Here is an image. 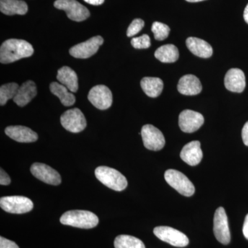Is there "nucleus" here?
<instances>
[{"mask_svg": "<svg viewBox=\"0 0 248 248\" xmlns=\"http://www.w3.org/2000/svg\"><path fill=\"white\" fill-rule=\"evenodd\" d=\"M33 53V47L27 41L10 39L1 46L0 62L1 63H13L22 58H29Z\"/></svg>", "mask_w": 248, "mask_h": 248, "instance_id": "nucleus-1", "label": "nucleus"}, {"mask_svg": "<svg viewBox=\"0 0 248 248\" xmlns=\"http://www.w3.org/2000/svg\"><path fill=\"white\" fill-rule=\"evenodd\" d=\"M60 222L66 226L91 229L97 226L99 218L95 214L87 210H71L62 215Z\"/></svg>", "mask_w": 248, "mask_h": 248, "instance_id": "nucleus-2", "label": "nucleus"}, {"mask_svg": "<svg viewBox=\"0 0 248 248\" xmlns=\"http://www.w3.org/2000/svg\"><path fill=\"white\" fill-rule=\"evenodd\" d=\"M95 176L104 185L115 191H122L128 186L126 178L117 170L107 166H99L95 170Z\"/></svg>", "mask_w": 248, "mask_h": 248, "instance_id": "nucleus-3", "label": "nucleus"}, {"mask_svg": "<svg viewBox=\"0 0 248 248\" xmlns=\"http://www.w3.org/2000/svg\"><path fill=\"white\" fill-rule=\"evenodd\" d=\"M166 182L181 195L191 197L195 192V187L185 174L176 170H168L164 174Z\"/></svg>", "mask_w": 248, "mask_h": 248, "instance_id": "nucleus-4", "label": "nucleus"}, {"mask_svg": "<svg viewBox=\"0 0 248 248\" xmlns=\"http://www.w3.org/2000/svg\"><path fill=\"white\" fill-rule=\"evenodd\" d=\"M54 6L56 9L64 11L67 17L75 22H83L91 16L89 9L77 0H56Z\"/></svg>", "mask_w": 248, "mask_h": 248, "instance_id": "nucleus-5", "label": "nucleus"}, {"mask_svg": "<svg viewBox=\"0 0 248 248\" xmlns=\"http://www.w3.org/2000/svg\"><path fill=\"white\" fill-rule=\"evenodd\" d=\"M0 206L7 213L24 214L32 210L33 203L30 199L23 196H9L1 197Z\"/></svg>", "mask_w": 248, "mask_h": 248, "instance_id": "nucleus-6", "label": "nucleus"}, {"mask_svg": "<svg viewBox=\"0 0 248 248\" xmlns=\"http://www.w3.org/2000/svg\"><path fill=\"white\" fill-rule=\"evenodd\" d=\"M153 232L158 239L175 247L184 248L189 244L188 238L186 234L171 227H156Z\"/></svg>", "mask_w": 248, "mask_h": 248, "instance_id": "nucleus-7", "label": "nucleus"}, {"mask_svg": "<svg viewBox=\"0 0 248 248\" xmlns=\"http://www.w3.org/2000/svg\"><path fill=\"white\" fill-rule=\"evenodd\" d=\"M60 122L62 126L68 131L78 133L86 127V120L83 112L79 108H73L62 114Z\"/></svg>", "mask_w": 248, "mask_h": 248, "instance_id": "nucleus-8", "label": "nucleus"}, {"mask_svg": "<svg viewBox=\"0 0 248 248\" xmlns=\"http://www.w3.org/2000/svg\"><path fill=\"white\" fill-rule=\"evenodd\" d=\"M214 234L218 242L228 245L231 242V232L228 224V217L225 209L217 208L214 217Z\"/></svg>", "mask_w": 248, "mask_h": 248, "instance_id": "nucleus-9", "label": "nucleus"}, {"mask_svg": "<svg viewBox=\"0 0 248 248\" xmlns=\"http://www.w3.org/2000/svg\"><path fill=\"white\" fill-rule=\"evenodd\" d=\"M141 135L143 144L147 149L158 151L164 148L166 143L164 135L154 125L150 124L143 125Z\"/></svg>", "mask_w": 248, "mask_h": 248, "instance_id": "nucleus-10", "label": "nucleus"}, {"mask_svg": "<svg viewBox=\"0 0 248 248\" xmlns=\"http://www.w3.org/2000/svg\"><path fill=\"white\" fill-rule=\"evenodd\" d=\"M104 43L101 36H95L82 43L78 44L70 49L69 53L76 58L87 59L97 53L100 46Z\"/></svg>", "mask_w": 248, "mask_h": 248, "instance_id": "nucleus-11", "label": "nucleus"}, {"mask_svg": "<svg viewBox=\"0 0 248 248\" xmlns=\"http://www.w3.org/2000/svg\"><path fill=\"white\" fill-rule=\"evenodd\" d=\"M88 99L94 107L99 110H107L112 104L110 90L104 85H97L90 91Z\"/></svg>", "mask_w": 248, "mask_h": 248, "instance_id": "nucleus-12", "label": "nucleus"}, {"mask_svg": "<svg viewBox=\"0 0 248 248\" xmlns=\"http://www.w3.org/2000/svg\"><path fill=\"white\" fill-rule=\"evenodd\" d=\"M31 172L39 180L50 185L58 186L61 184L62 178L58 171L48 165L35 163L31 166Z\"/></svg>", "mask_w": 248, "mask_h": 248, "instance_id": "nucleus-13", "label": "nucleus"}, {"mask_svg": "<svg viewBox=\"0 0 248 248\" xmlns=\"http://www.w3.org/2000/svg\"><path fill=\"white\" fill-rule=\"evenodd\" d=\"M203 123V116L195 111L185 110L179 116V125L184 133H194L198 130Z\"/></svg>", "mask_w": 248, "mask_h": 248, "instance_id": "nucleus-14", "label": "nucleus"}, {"mask_svg": "<svg viewBox=\"0 0 248 248\" xmlns=\"http://www.w3.org/2000/svg\"><path fill=\"white\" fill-rule=\"evenodd\" d=\"M5 133L10 138L19 143H32L38 140V135L28 127L11 125L5 129Z\"/></svg>", "mask_w": 248, "mask_h": 248, "instance_id": "nucleus-15", "label": "nucleus"}, {"mask_svg": "<svg viewBox=\"0 0 248 248\" xmlns=\"http://www.w3.org/2000/svg\"><path fill=\"white\" fill-rule=\"evenodd\" d=\"M225 86L233 93H242L246 88V77L239 68H231L227 72L224 79Z\"/></svg>", "mask_w": 248, "mask_h": 248, "instance_id": "nucleus-16", "label": "nucleus"}, {"mask_svg": "<svg viewBox=\"0 0 248 248\" xmlns=\"http://www.w3.org/2000/svg\"><path fill=\"white\" fill-rule=\"evenodd\" d=\"M183 161L189 166H195L200 164L203 158V152L199 141H191L183 148L180 153Z\"/></svg>", "mask_w": 248, "mask_h": 248, "instance_id": "nucleus-17", "label": "nucleus"}, {"mask_svg": "<svg viewBox=\"0 0 248 248\" xmlns=\"http://www.w3.org/2000/svg\"><path fill=\"white\" fill-rule=\"evenodd\" d=\"M178 91L184 95H196L202 91V85L200 79L193 75H186L179 79Z\"/></svg>", "mask_w": 248, "mask_h": 248, "instance_id": "nucleus-18", "label": "nucleus"}, {"mask_svg": "<svg viewBox=\"0 0 248 248\" xmlns=\"http://www.w3.org/2000/svg\"><path fill=\"white\" fill-rule=\"evenodd\" d=\"M37 93L35 82L29 80L19 88L16 97L14 98V102L19 107H25L37 95Z\"/></svg>", "mask_w": 248, "mask_h": 248, "instance_id": "nucleus-19", "label": "nucleus"}, {"mask_svg": "<svg viewBox=\"0 0 248 248\" xmlns=\"http://www.w3.org/2000/svg\"><path fill=\"white\" fill-rule=\"evenodd\" d=\"M186 46L191 53L202 58H209L213 55V47L210 44L197 37H188L186 40Z\"/></svg>", "mask_w": 248, "mask_h": 248, "instance_id": "nucleus-20", "label": "nucleus"}, {"mask_svg": "<svg viewBox=\"0 0 248 248\" xmlns=\"http://www.w3.org/2000/svg\"><path fill=\"white\" fill-rule=\"evenodd\" d=\"M57 79L60 84L66 86L72 93H76L79 88L78 78L76 72L68 66H63L58 70Z\"/></svg>", "mask_w": 248, "mask_h": 248, "instance_id": "nucleus-21", "label": "nucleus"}, {"mask_svg": "<svg viewBox=\"0 0 248 248\" xmlns=\"http://www.w3.org/2000/svg\"><path fill=\"white\" fill-rule=\"evenodd\" d=\"M0 11L6 16H23L28 12V6L22 0H0Z\"/></svg>", "mask_w": 248, "mask_h": 248, "instance_id": "nucleus-22", "label": "nucleus"}, {"mask_svg": "<svg viewBox=\"0 0 248 248\" xmlns=\"http://www.w3.org/2000/svg\"><path fill=\"white\" fill-rule=\"evenodd\" d=\"M141 89L150 97H159L164 89V82L158 78H143L141 81Z\"/></svg>", "mask_w": 248, "mask_h": 248, "instance_id": "nucleus-23", "label": "nucleus"}, {"mask_svg": "<svg viewBox=\"0 0 248 248\" xmlns=\"http://www.w3.org/2000/svg\"><path fill=\"white\" fill-rule=\"evenodd\" d=\"M50 89L51 93L60 99L64 107H71L76 103V99L74 94L63 85L58 82H53L50 85Z\"/></svg>", "mask_w": 248, "mask_h": 248, "instance_id": "nucleus-24", "label": "nucleus"}, {"mask_svg": "<svg viewBox=\"0 0 248 248\" xmlns=\"http://www.w3.org/2000/svg\"><path fill=\"white\" fill-rule=\"evenodd\" d=\"M155 56L163 63H173L179 59V50L173 45H164L155 51Z\"/></svg>", "mask_w": 248, "mask_h": 248, "instance_id": "nucleus-25", "label": "nucleus"}, {"mask_svg": "<svg viewBox=\"0 0 248 248\" xmlns=\"http://www.w3.org/2000/svg\"><path fill=\"white\" fill-rule=\"evenodd\" d=\"M114 246L115 248H146L141 240L130 235L117 236Z\"/></svg>", "mask_w": 248, "mask_h": 248, "instance_id": "nucleus-26", "label": "nucleus"}, {"mask_svg": "<svg viewBox=\"0 0 248 248\" xmlns=\"http://www.w3.org/2000/svg\"><path fill=\"white\" fill-rule=\"evenodd\" d=\"M19 88V85L16 83L2 85L0 88V105L4 106L9 99H14Z\"/></svg>", "mask_w": 248, "mask_h": 248, "instance_id": "nucleus-27", "label": "nucleus"}, {"mask_svg": "<svg viewBox=\"0 0 248 248\" xmlns=\"http://www.w3.org/2000/svg\"><path fill=\"white\" fill-rule=\"evenodd\" d=\"M152 31L154 34L155 40L162 41L166 40L169 37L170 29L166 24L155 22L152 26Z\"/></svg>", "mask_w": 248, "mask_h": 248, "instance_id": "nucleus-28", "label": "nucleus"}, {"mask_svg": "<svg viewBox=\"0 0 248 248\" xmlns=\"http://www.w3.org/2000/svg\"><path fill=\"white\" fill-rule=\"evenodd\" d=\"M131 45L137 49H146L151 46V38L148 35H143L135 37L131 40Z\"/></svg>", "mask_w": 248, "mask_h": 248, "instance_id": "nucleus-29", "label": "nucleus"}, {"mask_svg": "<svg viewBox=\"0 0 248 248\" xmlns=\"http://www.w3.org/2000/svg\"><path fill=\"white\" fill-rule=\"evenodd\" d=\"M144 27V22L141 19H135L132 22L127 30V36L133 37L137 35L140 31H141Z\"/></svg>", "mask_w": 248, "mask_h": 248, "instance_id": "nucleus-30", "label": "nucleus"}, {"mask_svg": "<svg viewBox=\"0 0 248 248\" xmlns=\"http://www.w3.org/2000/svg\"><path fill=\"white\" fill-rule=\"evenodd\" d=\"M0 248H19L16 243L11 240L5 239L3 236L0 237Z\"/></svg>", "mask_w": 248, "mask_h": 248, "instance_id": "nucleus-31", "label": "nucleus"}, {"mask_svg": "<svg viewBox=\"0 0 248 248\" xmlns=\"http://www.w3.org/2000/svg\"><path fill=\"white\" fill-rule=\"evenodd\" d=\"M11 182L9 174L5 172L4 170L1 169V171H0V184L1 186H8L11 184Z\"/></svg>", "mask_w": 248, "mask_h": 248, "instance_id": "nucleus-32", "label": "nucleus"}, {"mask_svg": "<svg viewBox=\"0 0 248 248\" xmlns=\"http://www.w3.org/2000/svg\"><path fill=\"white\" fill-rule=\"evenodd\" d=\"M242 139L244 144L248 146V122L245 124L242 130Z\"/></svg>", "mask_w": 248, "mask_h": 248, "instance_id": "nucleus-33", "label": "nucleus"}, {"mask_svg": "<svg viewBox=\"0 0 248 248\" xmlns=\"http://www.w3.org/2000/svg\"><path fill=\"white\" fill-rule=\"evenodd\" d=\"M243 232H244L245 237L248 240V214L246 215V218H245Z\"/></svg>", "mask_w": 248, "mask_h": 248, "instance_id": "nucleus-34", "label": "nucleus"}, {"mask_svg": "<svg viewBox=\"0 0 248 248\" xmlns=\"http://www.w3.org/2000/svg\"><path fill=\"white\" fill-rule=\"evenodd\" d=\"M88 4L94 5V6H99L104 2V0H84Z\"/></svg>", "mask_w": 248, "mask_h": 248, "instance_id": "nucleus-35", "label": "nucleus"}, {"mask_svg": "<svg viewBox=\"0 0 248 248\" xmlns=\"http://www.w3.org/2000/svg\"><path fill=\"white\" fill-rule=\"evenodd\" d=\"M244 18L246 22L248 24V4L244 10Z\"/></svg>", "mask_w": 248, "mask_h": 248, "instance_id": "nucleus-36", "label": "nucleus"}, {"mask_svg": "<svg viewBox=\"0 0 248 248\" xmlns=\"http://www.w3.org/2000/svg\"><path fill=\"white\" fill-rule=\"evenodd\" d=\"M189 2H199V1H205V0H186Z\"/></svg>", "mask_w": 248, "mask_h": 248, "instance_id": "nucleus-37", "label": "nucleus"}]
</instances>
